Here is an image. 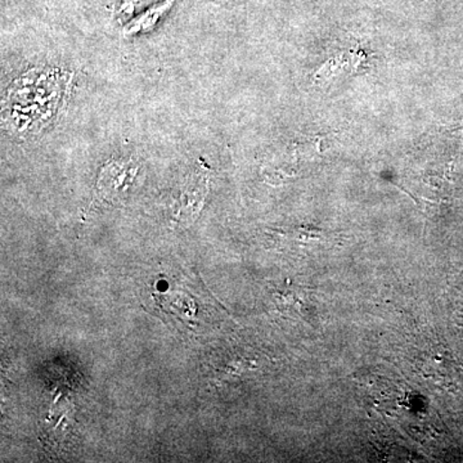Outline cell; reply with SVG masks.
Returning a JSON list of instances; mask_svg holds the SVG:
<instances>
[{"label":"cell","mask_w":463,"mask_h":463,"mask_svg":"<svg viewBox=\"0 0 463 463\" xmlns=\"http://www.w3.org/2000/svg\"><path fill=\"white\" fill-rule=\"evenodd\" d=\"M139 166L133 161H112L100 173L97 183L100 196L116 200L127 194L138 175Z\"/></svg>","instance_id":"1"},{"label":"cell","mask_w":463,"mask_h":463,"mask_svg":"<svg viewBox=\"0 0 463 463\" xmlns=\"http://www.w3.org/2000/svg\"><path fill=\"white\" fill-rule=\"evenodd\" d=\"M207 192V175L205 170H199L183 184L176 205L175 218L182 222H190L192 216L199 213Z\"/></svg>","instance_id":"2"},{"label":"cell","mask_w":463,"mask_h":463,"mask_svg":"<svg viewBox=\"0 0 463 463\" xmlns=\"http://www.w3.org/2000/svg\"><path fill=\"white\" fill-rule=\"evenodd\" d=\"M174 2L175 0H164V2L152 5L145 14H139L138 17L127 24V26L123 29L124 35L133 36L137 35V33H146L148 30L154 29L157 25L158 21L165 16L170 8L173 7Z\"/></svg>","instance_id":"3"}]
</instances>
